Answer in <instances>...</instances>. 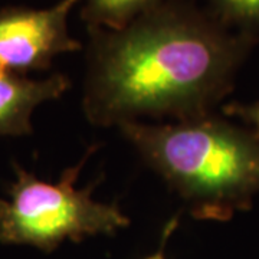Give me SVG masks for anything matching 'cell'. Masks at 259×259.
Wrapping results in <instances>:
<instances>
[{"mask_svg": "<svg viewBox=\"0 0 259 259\" xmlns=\"http://www.w3.org/2000/svg\"><path fill=\"white\" fill-rule=\"evenodd\" d=\"M206 5L223 26L259 39V0H206Z\"/></svg>", "mask_w": 259, "mask_h": 259, "instance_id": "cell-7", "label": "cell"}, {"mask_svg": "<svg viewBox=\"0 0 259 259\" xmlns=\"http://www.w3.org/2000/svg\"><path fill=\"white\" fill-rule=\"evenodd\" d=\"M163 0H85L82 19L87 28L120 29Z\"/></svg>", "mask_w": 259, "mask_h": 259, "instance_id": "cell-6", "label": "cell"}, {"mask_svg": "<svg viewBox=\"0 0 259 259\" xmlns=\"http://www.w3.org/2000/svg\"><path fill=\"white\" fill-rule=\"evenodd\" d=\"M79 0H61L48 9L0 10V71L25 75L48 69L54 58L81 49L68 18Z\"/></svg>", "mask_w": 259, "mask_h": 259, "instance_id": "cell-4", "label": "cell"}, {"mask_svg": "<svg viewBox=\"0 0 259 259\" xmlns=\"http://www.w3.org/2000/svg\"><path fill=\"white\" fill-rule=\"evenodd\" d=\"M71 88L69 78L52 74L44 79L0 71V137L32 133V114L42 102L56 100Z\"/></svg>", "mask_w": 259, "mask_h": 259, "instance_id": "cell-5", "label": "cell"}, {"mask_svg": "<svg viewBox=\"0 0 259 259\" xmlns=\"http://www.w3.org/2000/svg\"><path fill=\"white\" fill-rule=\"evenodd\" d=\"M97 146L65 168L58 183L39 180L15 164L16 180L9 186V199H0V242L30 245L54 250L66 239L81 242L95 235H112L130 225V218L117 203L94 200L97 183L75 187L83 164Z\"/></svg>", "mask_w": 259, "mask_h": 259, "instance_id": "cell-3", "label": "cell"}, {"mask_svg": "<svg viewBox=\"0 0 259 259\" xmlns=\"http://www.w3.org/2000/svg\"><path fill=\"white\" fill-rule=\"evenodd\" d=\"M118 130L199 221L226 222L259 193V139L216 114L182 122L133 121Z\"/></svg>", "mask_w": 259, "mask_h": 259, "instance_id": "cell-2", "label": "cell"}, {"mask_svg": "<svg viewBox=\"0 0 259 259\" xmlns=\"http://www.w3.org/2000/svg\"><path fill=\"white\" fill-rule=\"evenodd\" d=\"M87 29L82 111L97 127L212 115L259 42L187 0H163L124 28Z\"/></svg>", "mask_w": 259, "mask_h": 259, "instance_id": "cell-1", "label": "cell"}, {"mask_svg": "<svg viewBox=\"0 0 259 259\" xmlns=\"http://www.w3.org/2000/svg\"><path fill=\"white\" fill-rule=\"evenodd\" d=\"M146 259H166V258H164V255H163V250L160 249L158 252H156L154 255H151V256H148V258Z\"/></svg>", "mask_w": 259, "mask_h": 259, "instance_id": "cell-9", "label": "cell"}, {"mask_svg": "<svg viewBox=\"0 0 259 259\" xmlns=\"http://www.w3.org/2000/svg\"><path fill=\"white\" fill-rule=\"evenodd\" d=\"M222 111L226 117H239L241 120L248 122L250 130L259 139V102H252V104L229 102L223 105Z\"/></svg>", "mask_w": 259, "mask_h": 259, "instance_id": "cell-8", "label": "cell"}]
</instances>
